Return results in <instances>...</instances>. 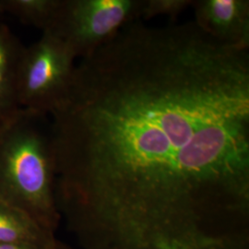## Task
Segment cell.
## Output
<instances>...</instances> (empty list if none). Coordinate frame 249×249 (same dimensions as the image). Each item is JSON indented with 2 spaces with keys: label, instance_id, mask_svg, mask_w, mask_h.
Here are the masks:
<instances>
[{
  "label": "cell",
  "instance_id": "obj_1",
  "mask_svg": "<svg viewBox=\"0 0 249 249\" xmlns=\"http://www.w3.org/2000/svg\"><path fill=\"white\" fill-rule=\"evenodd\" d=\"M249 50L138 20L80 60L49 117L81 249H249Z\"/></svg>",
  "mask_w": 249,
  "mask_h": 249
},
{
  "label": "cell",
  "instance_id": "obj_2",
  "mask_svg": "<svg viewBox=\"0 0 249 249\" xmlns=\"http://www.w3.org/2000/svg\"><path fill=\"white\" fill-rule=\"evenodd\" d=\"M0 199L54 235L61 216L48 115L20 109L0 126Z\"/></svg>",
  "mask_w": 249,
  "mask_h": 249
},
{
  "label": "cell",
  "instance_id": "obj_3",
  "mask_svg": "<svg viewBox=\"0 0 249 249\" xmlns=\"http://www.w3.org/2000/svg\"><path fill=\"white\" fill-rule=\"evenodd\" d=\"M143 0H60L44 32L57 37L76 59H85L124 28L142 21Z\"/></svg>",
  "mask_w": 249,
  "mask_h": 249
},
{
  "label": "cell",
  "instance_id": "obj_4",
  "mask_svg": "<svg viewBox=\"0 0 249 249\" xmlns=\"http://www.w3.org/2000/svg\"><path fill=\"white\" fill-rule=\"evenodd\" d=\"M75 60L67 45L49 32L25 46L18 71L20 108L49 116L71 89Z\"/></svg>",
  "mask_w": 249,
  "mask_h": 249
},
{
  "label": "cell",
  "instance_id": "obj_5",
  "mask_svg": "<svg viewBox=\"0 0 249 249\" xmlns=\"http://www.w3.org/2000/svg\"><path fill=\"white\" fill-rule=\"evenodd\" d=\"M194 22L217 42L249 49V0H194Z\"/></svg>",
  "mask_w": 249,
  "mask_h": 249
},
{
  "label": "cell",
  "instance_id": "obj_6",
  "mask_svg": "<svg viewBox=\"0 0 249 249\" xmlns=\"http://www.w3.org/2000/svg\"><path fill=\"white\" fill-rule=\"evenodd\" d=\"M25 49L9 27L0 24V126L21 109L18 104V71Z\"/></svg>",
  "mask_w": 249,
  "mask_h": 249
},
{
  "label": "cell",
  "instance_id": "obj_7",
  "mask_svg": "<svg viewBox=\"0 0 249 249\" xmlns=\"http://www.w3.org/2000/svg\"><path fill=\"white\" fill-rule=\"evenodd\" d=\"M54 235L48 233L28 215L0 199V244L36 243L54 246Z\"/></svg>",
  "mask_w": 249,
  "mask_h": 249
},
{
  "label": "cell",
  "instance_id": "obj_8",
  "mask_svg": "<svg viewBox=\"0 0 249 249\" xmlns=\"http://www.w3.org/2000/svg\"><path fill=\"white\" fill-rule=\"evenodd\" d=\"M60 0H0V12L44 32L52 23Z\"/></svg>",
  "mask_w": 249,
  "mask_h": 249
},
{
  "label": "cell",
  "instance_id": "obj_9",
  "mask_svg": "<svg viewBox=\"0 0 249 249\" xmlns=\"http://www.w3.org/2000/svg\"><path fill=\"white\" fill-rule=\"evenodd\" d=\"M193 0H143L142 19L157 16H166L176 19L187 8L191 7Z\"/></svg>",
  "mask_w": 249,
  "mask_h": 249
},
{
  "label": "cell",
  "instance_id": "obj_10",
  "mask_svg": "<svg viewBox=\"0 0 249 249\" xmlns=\"http://www.w3.org/2000/svg\"><path fill=\"white\" fill-rule=\"evenodd\" d=\"M55 245L45 246L36 243H1L0 249H55Z\"/></svg>",
  "mask_w": 249,
  "mask_h": 249
},
{
  "label": "cell",
  "instance_id": "obj_11",
  "mask_svg": "<svg viewBox=\"0 0 249 249\" xmlns=\"http://www.w3.org/2000/svg\"><path fill=\"white\" fill-rule=\"evenodd\" d=\"M55 249H73L66 245H64L62 243H60L59 241L56 242V245H55Z\"/></svg>",
  "mask_w": 249,
  "mask_h": 249
}]
</instances>
